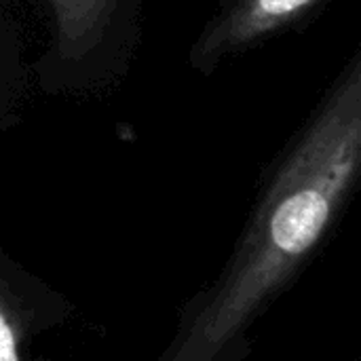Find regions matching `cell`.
Masks as SVG:
<instances>
[{
    "label": "cell",
    "instance_id": "cell-4",
    "mask_svg": "<svg viewBox=\"0 0 361 361\" xmlns=\"http://www.w3.org/2000/svg\"><path fill=\"white\" fill-rule=\"evenodd\" d=\"M311 2L313 0H252L243 8V13L237 15L233 34L239 40L250 38V36L283 21L286 17L296 15Z\"/></svg>",
    "mask_w": 361,
    "mask_h": 361
},
{
    "label": "cell",
    "instance_id": "cell-5",
    "mask_svg": "<svg viewBox=\"0 0 361 361\" xmlns=\"http://www.w3.org/2000/svg\"><path fill=\"white\" fill-rule=\"evenodd\" d=\"M0 361H21L15 328L2 307H0Z\"/></svg>",
    "mask_w": 361,
    "mask_h": 361
},
{
    "label": "cell",
    "instance_id": "cell-2",
    "mask_svg": "<svg viewBox=\"0 0 361 361\" xmlns=\"http://www.w3.org/2000/svg\"><path fill=\"white\" fill-rule=\"evenodd\" d=\"M42 4L51 42L34 68L38 80L47 89H89L116 38L123 0H42Z\"/></svg>",
    "mask_w": 361,
    "mask_h": 361
},
{
    "label": "cell",
    "instance_id": "cell-3",
    "mask_svg": "<svg viewBox=\"0 0 361 361\" xmlns=\"http://www.w3.org/2000/svg\"><path fill=\"white\" fill-rule=\"evenodd\" d=\"M27 72L17 13L11 0H0V131L17 121Z\"/></svg>",
    "mask_w": 361,
    "mask_h": 361
},
{
    "label": "cell",
    "instance_id": "cell-1",
    "mask_svg": "<svg viewBox=\"0 0 361 361\" xmlns=\"http://www.w3.org/2000/svg\"><path fill=\"white\" fill-rule=\"evenodd\" d=\"M361 163V61L271 188L228 277L173 361H214L313 250Z\"/></svg>",
    "mask_w": 361,
    "mask_h": 361
}]
</instances>
